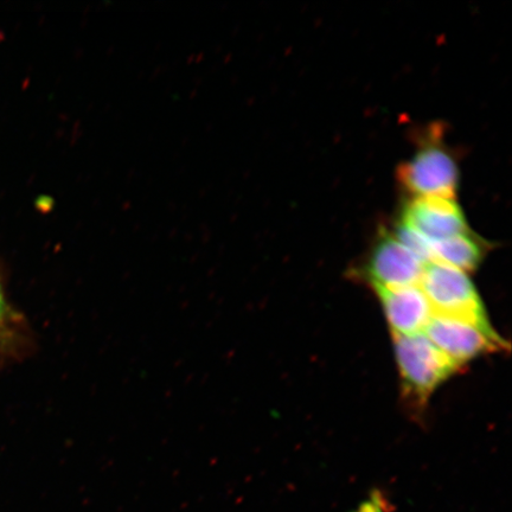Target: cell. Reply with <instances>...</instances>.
Here are the masks:
<instances>
[{
	"instance_id": "obj_1",
	"label": "cell",
	"mask_w": 512,
	"mask_h": 512,
	"mask_svg": "<svg viewBox=\"0 0 512 512\" xmlns=\"http://www.w3.org/2000/svg\"><path fill=\"white\" fill-rule=\"evenodd\" d=\"M393 337L403 398L414 411H422L434 390L460 367L424 334Z\"/></svg>"
},
{
	"instance_id": "obj_4",
	"label": "cell",
	"mask_w": 512,
	"mask_h": 512,
	"mask_svg": "<svg viewBox=\"0 0 512 512\" xmlns=\"http://www.w3.org/2000/svg\"><path fill=\"white\" fill-rule=\"evenodd\" d=\"M424 335L458 367L486 352L504 348L503 339L496 332L456 319L432 316Z\"/></svg>"
},
{
	"instance_id": "obj_2",
	"label": "cell",
	"mask_w": 512,
	"mask_h": 512,
	"mask_svg": "<svg viewBox=\"0 0 512 512\" xmlns=\"http://www.w3.org/2000/svg\"><path fill=\"white\" fill-rule=\"evenodd\" d=\"M420 287L431 305L433 316L462 320L495 332L482 299L465 272L438 262H427Z\"/></svg>"
},
{
	"instance_id": "obj_7",
	"label": "cell",
	"mask_w": 512,
	"mask_h": 512,
	"mask_svg": "<svg viewBox=\"0 0 512 512\" xmlns=\"http://www.w3.org/2000/svg\"><path fill=\"white\" fill-rule=\"evenodd\" d=\"M374 290L381 300L393 335L424 334L433 315L431 305L420 285L400 288L374 287Z\"/></svg>"
},
{
	"instance_id": "obj_6",
	"label": "cell",
	"mask_w": 512,
	"mask_h": 512,
	"mask_svg": "<svg viewBox=\"0 0 512 512\" xmlns=\"http://www.w3.org/2000/svg\"><path fill=\"white\" fill-rule=\"evenodd\" d=\"M400 222L432 242L470 232L454 198L415 197L403 208Z\"/></svg>"
},
{
	"instance_id": "obj_3",
	"label": "cell",
	"mask_w": 512,
	"mask_h": 512,
	"mask_svg": "<svg viewBox=\"0 0 512 512\" xmlns=\"http://www.w3.org/2000/svg\"><path fill=\"white\" fill-rule=\"evenodd\" d=\"M399 179L415 197L454 198L459 170L450 152L437 143L427 144L402 164Z\"/></svg>"
},
{
	"instance_id": "obj_5",
	"label": "cell",
	"mask_w": 512,
	"mask_h": 512,
	"mask_svg": "<svg viewBox=\"0 0 512 512\" xmlns=\"http://www.w3.org/2000/svg\"><path fill=\"white\" fill-rule=\"evenodd\" d=\"M425 266L426 262L389 234L377 241L364 274L373 287H409L420 285Z\"/></svg>"
},
{
	"instance_id": "obj_9",
	"label": "cell",
	"mask_w": 512,
	"mask_h": 512,
	"mask_svg": "<svg viewBox=\"0 0 512 512\" xmlns=\"http://www.w3.org/2000/svg\"><path fill=\"white\" fill-rule=\"evenodd\" d=\"M32 344L28 324L9 303L0 277V350L9 356L22 357L29 354Z\"/></svg>"
},
{
	"instance_id": "obj_8",
	"label": "cell",
	"mask_w": 512,
	"mask_h": 512,
	"mask_svg": "<svg viewBox=\"0 0 512 512\" xmlns=\"http://www.w3.org/2000/svg\"><path fill=\"white\" fill-rule=\"evenodd\" d=\"M486 247L482 239L466 232L453 238L431 241V261L457 268L463 272H472L482 264Z\"/></svg>"
}]
</instances>
